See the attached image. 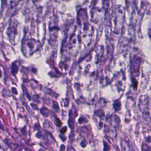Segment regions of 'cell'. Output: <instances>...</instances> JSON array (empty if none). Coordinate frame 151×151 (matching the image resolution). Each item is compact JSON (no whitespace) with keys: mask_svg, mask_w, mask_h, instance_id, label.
<instances>
[{"mask_svg":"<svg viewBox=\"0 0 151 151\" xmlns=\"http://www.w3.org/2000/svg\"><path fill=\"white\" fill-rule=\"evenodd\" d=\"M139 106L145 116L151 118V98L149 97H143L140 100Z\"/></svg>","mask_w":151,"mask_h":151,"instance_id":"obj_1","label":"cell"}]
</instances>
